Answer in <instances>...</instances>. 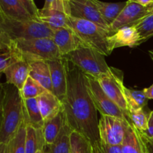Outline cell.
<instances>
[{"label":"cell","instance_id":"cell-1","mask_svg":"<svg viewBox=\"0 0 153 153\" xmlns=\"http://www.w3.org/2000/svg\"><path fill=\"white\" fill-rule=\"evenodd\" d=\"M66 67L67 89L62 102L65 120L73 131L82 134L94 144L100 140L99 120L87 76L67 59Z\"/></svg>","mask_w":153,"mask_h":153},{"label":"cell","instance_id":"cell-2","mask_svg":"<svg viewBox=\"0 0 153 153\" xmlns=\"http://www.w3.org/2000/svg\"><path fill=\"white\" fill-rule=\"evenodd\" d=\"M0 143H9L24 123L23 99L20 91L10 84L1 90Z\"/></svg>","mask_w":153,"mask_h":153},{"label":"cell","instance_id":"cell-3","mask_svg":"<svg viewBox=\"0 0 153 153\" xmlns=\"http://www.w3.org/2000/svg\"><path fill=\"white\" fill-rule=\"evenodd\" d=\"M54 31L37 19H17L0 12V34L13 40L52 38Z\"/></svg>","mask_w":153,"mask_h":153},{"label":"cell","instance_id":"cell-4","mask_svg":"<svg viewBox=\"0 0 153 153\" xmlns=\"http://www.w3.org/2000/svg\"><path fill=\"white\" fill-rule=\"evenodd\" d=\"M67 25L73 30L87 47L95 49L105 56L111 55L112 52L109 46L108 37L113 33L109 30L91 21L70 15L67 18Z\"/></svg>","mask_w":153,"mask_h":153},{"label":"cell","instance_id":"cell-5","mask_svg":"<svg viewBox=\"0 0 153 153\" xmlns=\"http://www.w3.org/2000/svg\"><path fill=\"white\" fill-rule=\"evenodd\" d=\"M13 41L23 60L28 64L36 61H55L63 58L52 38L43 37Z\"/></svg>","mask_w":153,"mask_h":153},{"label":"cell","instance_id":"cell-6","mask_svg":"<svg viewBox=\"0 0 153 153\" xmlns=\"http://www.w3.org/2000/svg\"><path fill=\"white\" fill-rule=\"evenodd\" d=\"M105 55L89 47H81L64 58L77 67L87 76L95 79L105 74L110 70Z\"/></svg>","mask_w":153,"mask_h":153},{"label":"cell","instance_id":"cell-7","mask_svg":"<svg viewBox=\"0 0 153 153\" xmlns=\"http://www.w3.org/2000/svg\"><path fill=\"white\" fill-rule=\"evenodd\" d=\"M97 79L106 95L130 117L126 97V87L123 83V73L114 67H110L107 73Z\"/></svg>","mask_w":153,"mask_h":153},{"label":"cell","instance_id":"cell-8","mask_svg":"<svg viewBox=\"0 0 153 153\" xmlns=\"http://www.w3.org/2000/svg\"><path fill=\"white\" fill-rule=\"evenodd\" d=\"M87 79L88 90L97 111H100L101 114L116 117L123 120L129 125L133 126L130 117L121 110L119 106L106 95L97 79L89 76H87Z\"/></svg>","mask_w":153,"mask_h":153},{"label":"cell","instance_id":"cell-9","mask_svg":"<svg viewBox=\"0 0 153 153\" xmlns=\"http://www.w3.org/2000/svg\"><path fill=\"white\" fill-rule=\"evenodd\" d=\"M128 125L116 117L101 114L98 127L100 141L109 146H121Z\"/></svg>","mask_w":153,"mask_h":153},{"label":"cell","instance_id":"cell-10","mask_svg":"<svg viewBox=\"0 0 153 153\" xmlns=\"http://www.w3.org/2000/svg\"><path fill=\"white\" fill-rule=\"evenodd\" d=\"M70 15L68 0H55L49 8L39 9L37 20L43 22L52 30L67 26Z\"/></svg>","mask_w":153,"mask_h":153},{"label":"cell","instance_id":"cell-11","mask_svg":"<svg viewBox=\"0 0 153 153\" xmlns=\"http://www.w3.org/2000/svg\"><path fill=\"white\" fill-rule=\"evenodd\" d=\"M149 14H151L149 7L127 1L126 5L123 10L114 22L109 26V30L111 32L114 33L125 26L134 25Z\"/></svg>","mask_w":153,"mask_h":153},{"label":"cell","instance_id":"cell-12","mask_svg":"<svg viewBox=\"0 0 153 153\" xmlns=\"http://www.w3.org/2000/svg\"><path fill=\"white\" fill-rule=\"evenodd\" d=\"M69 6L70 16L91 21L109 30L108 25L102 17L93 0H72L69 1Z\"/></svg>","mask_w":153,"mask_h":153},{"label":"cell","instance_id":"cell-13","mask_svg":"<svg viewBox=\"0 0 153 153\" xmlns=\"http://www.w3.org/2000/svg\"><path fill=\"white\" fill-rule=\"evenodd\" d=\"M48 65L50 69L51 82H52L53 94L63 102L66 97L67 89V72L66 67V59L63 57L61 59L48 61Z\"/></svg>","mask_w":153,"mask_h":153},{"label":"cell","instance_id":"cell-14","mask_svg":"<svg viewBox=\"0 0 153 153\" xmlns=\"http://www.w3.org/2000/svg\"><path fill=\"white\" fill-rule=\"evenodd\" d=\"M52 39L62 57L66 56L81 47H87L69 26L54 30Z\"/></svg>","mask_w":153,"mask_h":153},{"label":"cell","instance_id":"cell-15","mask_svg":"<svg viewBox=\"0 0 153 153\" xmlns=\"http://www.w3.org/2000/svg\"><path fill=\"white\" fill-rule=\"evenodd\" d=\"M108 43L111 52L117 48H134L141 44L140 36L134 25L125 26L114 32L108 37Z\"/></svg>","mask_w":153,"mask_h":153},{"label":"cell","instance_id":"cell-16","mask_svg":"<svg viewBox=\"0 0 153 153\" xmlns=\"http://www.w3.org/2000/svg\"><path fill=\"white\" fill-rule=\"evenodd\" d=\"M23 60L13 40L0 34V72L1 73L12 64Z\"/></svg>","mask_w":153,"mask_h":153},{"label":"cell","instance_id":"cell-17","mask_svg":"<svg viewBox=\"0 0 153 153\" xmlns=\"http://www.w3.org/2000/svg\"><path fill=\"white\" fill-rule=\"evenodd\" d=\"M29 64L22 60L7 67L2 73L6 77V83L13 85L19 91H22L25 82L29 77Z\"/></svg>","mask_w":153,"mask_h":153},{"label":"cell","instance_id":"cell-18","mask_svg":"<svg viewBox=\"0 0 153 153\" xmlns=\"http://www.w3.org/2000/svg\"><path fill=\"white\" fill-rule=\"evenodd\" d=\"M37 99L44 122L55 117L64 109L62 102L52 92L46 91Z\"/></svg>","mask_w":153,"mask_h":153},{"label":"cell","instance_id":"cell-19","mask_svg":"<svg viewBox=\"0 0 153 153\" xmlns=\"http://www.w3.org/2000/svg\"><path fill=\"white\" fill-rule=\"evenodd\" d=\"M24 124L25 126L43 128L44 120L42 117L37 98L23 99Z\"/></svg>","mask_w":153,"mask_h":153},{"label":"cell","instance_id":"cell-20","mask_svg":"<svg viewBox=\"0 0 153 153\" xmlns=\"http://www.w3.org/2000/svg\"><path fill=\"white\" fill-rule=\"evenodd\" d=\"M29 76L37 81L46 91L53 93L51 82L50 69L47 61H36L29 63Z\"/></svg>","mask_w":153,"mask_h":153},{"label":"cell","instance_id":"cell-21","mask_svg":"<svg viewBox=\"0 0 153 153\" xmlns=\"http://www.w3.org/2000/svg\"><path fill=\"white\" fill-rule=\"evenodd\" d=\"M25 126V153H36L40 150L44 152L46 144L43 128H36L30 126Z\"/></svg>","mask_w":153,"mask_h":153},{"label":"cell","instance_id":"cell-22","mask_svg":"<svg viewBox=\"0 0 153 153\" xmlns=\"http://www.w3.org/2000/svg\"><path fill=\"white\" fill-rule=\"evenodd\" d=\"M96 7L98 9L99 12L101 14L106 23L110 26L117 18L125 6L127 1L121 2H104L100 0H93Z\"/></svg>","mask_w":153,"mask_h":153},{"label":"cell","instance_id":"cell-23","mask_svg":"<svg viewBox=\"0 0 153 153\" xmlns=\"http://www.w3.org/2000/svg\"><path fill=\"white\" fill-rule=\"evenodd\" d=\"M0 12L17 19H35L19 0H0Z\"/></svg>","mask_w":153,"mask_h":153},{"label":"cell","instance_id":"cell-24","mask_svg":"<svg viewBox=\"0 0 153 153\" xmlns=\"http://www.w3.org/2000/svg\"><path fill=\"white\" fill-rule=\"evenodd\" d=\"M65 122L66 120L64 111H62L55 117L47 121H45L43 131L46 146L52 144L55 141L58 136L59 135L63 126L65 124Z\"/></svg>","mask_w":153,"mask_h":153},{"label":"cell","instance_id":"cell-25","mask_svg":"<svg viewBox=\"0 0 153 153\" xmlns=\"http://www.w3.org/2000/svg\"><path fill=\"white\" fill-rule=\"evenodd\" d=\"M72 131V128L65 122L55 141L46 146L44 153H71L70 134Z\"/></svg>","mask_w":153,"mask_h":153},{"label":"cell","instance_id":"cell-26","mask_svg":"<svg viewBox=\"0 0 153 153\" xmlns=\"http://www.w3.org/2000/svg\"><path fill=\"white\" fill-rule=\"evenodd\" d=\"M122 153H143L139 131L133 126H127L125 137L121 144Z\"/></svg>","mask_w":153,"mask_h":153},{"label":"cell","instance_id":"cell-27","mask_svg":"<svg viewBox=\"0 0 153 153\" xmlns=\"http://www.w3.org/2000/svg\"><path fill=\"white\" fill-rule=\"evenodd\" d=\"M126 97L128 111L143 109L148 104L149 99L142 91H134L126 88Z\"/></svg>","mask_w":153,"mask_h":153},{"label":"cell","instance_id":"cell-28","mask_svg":"<svg viewBox=\"0 0 153 153\" xmlns=\"http://www.w3.org/2000/svg\"><path fill=\"white\" fill-rule=\"evenodd\" d=\"M71 153H94L93 144L86 137L76 131L70 134Z\"/></svg>","mask_w":153,"mask_h":153},{"label":"cell","instance_id":"cell-29","mask_svg":"<svg viewBox=\"0 0 153 153\" xmlns=\"http://www.w3.org/2000/svg\"><path fill=\"white\" fill-rule=\"evenodd\" d=\"M46 91V90L40 84L29 76L20 93L22 99H31L37 98Z\"/></svg>","mask_w":153,"mask_h":153},{"label":"cell","instance_id":"cell-30","mask_svg":"<svg viewBox=\"0 0 153 153\" xmlns=\"http://www.w3.org/2000/svg\"><path fill=\"white\" fill-rule=\"evenodd\" d=\"M140 36V43H143L153 37V13L145 16L134 25Z\"/></svg>","mask_w":153,"mask_h":153},{"label":"cell","instance_id":"cell-31","mask_svg":"<svg viewBox=\"0 0 153 153\" xmlns=\"http://www.w3.org/2000/svg\"><path fill=\"white\" fill-rule=\"evenodd\" d=\"M26 126L23 124L9 143V153H25Z\"/></svg>","mask_w":153,"mask_h":153},{"label":"cell","instance_id":"cell-32","mask_svg":"<svg viewBox=\"0 0 153 153\" xmlns=\"http://www.w3.org/2000/svg\"><path fill=\"white\" fill-rule=\"evenodd\" d=\"M130 118L132 122L133 126L140 132H145L148 128L149 115L145 113L143 109L131 111L129 112Z\"/></svg>","mask_w":153,"mask_h":153},{"label":"cell","instance_id":"cell-33","mask_svg":"<svg viewBox=\"0 0 153 153\" xmlns=\"http://www.w3.org/2000/svg\"><path fill=\"white\" fill-rule=\"evenodd\" d=\"M94 153H122L121 146H109L101 141L95 142L93 144Z\"/></svg>","mask_w":153,"mask_h":153},{"label":"cell","instance_id":"cell-34","mask_svg":"<svg viewBox=\"0 0 153 153\" xmlns=\"http://www.w3.org/2000/svg\"><path fill=\"white\" fill-rule=\"evenodd\" d=\"M139 134H140V140H141L144 152L153 153V137H148L147 135H146L143 133L140 132V131H139Z\"/></svg>","mask_w":153,"mask_h":153},{"label":"cell","instance_id":"cell-35","mask_svg":"<svg viewBox=\"0 0 153 153\" xmlns=\"http://www.w3.org/2000/svg\"><path fill=\"white\" fill-rule=\"evenodd\" d=\"M22 5L25 7V8L29 12L31 16L35 19H37L39 13V9L36 6L34 1H31V0H19Z\"/></svg>","mask_w":153,"mask_h":153},{"label":"cell","instance_id":"cell-36","mask_svg":"<svg viewBox=\"0 0 153 153\" xmlns=\"http://www.w3.org/2000/svg\"><path fill=\"white\" fill-rule=\"evenodd\" d=\"M149 137H153V111L149 114V123L148 128L145 132H142Z\"/></svg>","mask_w":153,"mask_h":153},{"label":"cell","instance_id":"cell-37","mask_svg":"<svg viewBox=\"0 0 153 153\" xmlns=\"http://www.w3.org/2000/svg\"><path fill=\"white\" fill-rule=\"evenodd\" d=\"M128 1L137 3V4H141L145 7H149L153 4V0H128Z\"/></svg>","mask_w":153,"mask_h":153},{"label":"cell","instance_id":"cell-38","mask_svg":"<svg viewBox=\"0 0 153 153\" xmlns=\"http://www.w3.org/2000/svg\"><path fill=\"white\" fill-rule=\"evenodd\" d=\"M143 91L149 100H153V85L149 88H144Z\"/></svg>","mask_w":153,"mask_h":153},{"label":"cell","instance_id":"cell-39","mask_svg":"<svg viewBox=\"0 0 153 153\" xmlns=\"http://www.w3.org/2000/svg\"><path fill=\"white\" fill-rule=\"evenodd\" d=\"M0 153H9V143H0Z\"/></svg>","mask_w":153,"mask_h":153},{"label":"cell","instance_id":"cell-40","mask_svg":"<svg viewBox=\"0 0 153 153\" xmlns=\"http://www.w3.org/2000/svg\"><path fill=\"white\" fill-rule=\"evenodd\" d=\"M55 0H45V3H44V6H43V8L45 9H48L52 6V4H53L54 1Z\"/></svg>","mask_w":153,"mask_h":153},{"label":"cell","instance_id":"cell-41","mask_svg":"<svg viewBox=\"0 0 153 153\" xmlns=\"http://www.w3.org/2000/svg\"><path fill=\"white\" fill-rule=\"evenodd\" d=\"M149 56H150L152 61H153V49H152V50L149 51Z\"/></svg>","mask_w":153,"mask_h":153},{"label":"cell","instance_id":"cell-42","mask_svg":"<svg viewBox=\"0 0 153 153\" xmlns=\"http://www.w3.org/2000/svg\"><path fill=\"white\" fill-rule=\"evenodd\" d=\"M149 10H150V13H153V4H152V5L149 6Z\"/></svg>","mask_w":153,"mask_h":153},{"label":"cell","instance_id":"cell-43","mask_svg":"<svg viewBox=\"0 0 153 153\" xmlns=\"http://www.w3.org/2000/svg\"><path fill=\"white\" fill-rule=\"evenodd\" d=\"M36 153H44V152H43V151H37V152H36Z\"/></svg>","mask_w":153,"mask_h":153},{"label":"cell","instance_id":"cell-44","mask_svg":"<svg viewBox=\"0 0 153 153\" xmlns=\"http://www.w3.org/2000/svg\"><path fill=\"white\" fill-rule=\"evenodd\" d=\"M68 1H72V0H68Z\"/></svg>","mask_w":153,"mask_h":153},{"label":"cell","instance_id":"cell-45","mask_svg":"<svg viewBox=\"0 0 153 153\" xmlns=\"http://www.w3.org/2000/svg\"><path fill=\"white\" fill-rule=\"evenodd\" d=\"M31 1H34V0H31Z\"/></svg>","mask_w":153,"mask_h":153},{"label":"cell","instance_id":"cell-46","mask_svg":"<svg viewBox=\"0 0 153 153\" xmlns=\"http://www.w3.org/2000/svg\"><path fill=\"white\" fill-rule=\"evenodd\" d=\"M143 153H145V152H144V151H143Z\"/></svg>","mask_w":153,"mask_h":153}]
</instances>
